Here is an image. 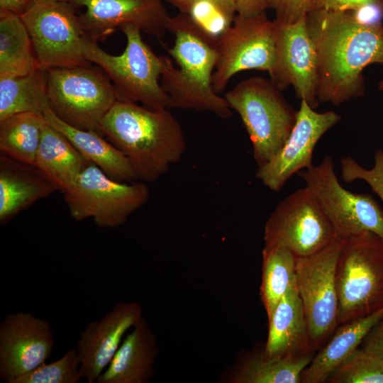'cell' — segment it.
Returning a JSON list of instances; mask_svg holds the SVG:
<instances>
[{
  "label": "cell",
  "mask_w": 383,
  "mask_h": 383,
  "mask_svg": "<svg viewBox=\"0 0 383 383\" xmlns=\"http://www.w3.org/2000/svg\"><path fill=\"white\" fill-rule=\"evenodd\" d=\"M318 67L317 99L339 106L365 93L364 69L383 65V25L353 11H311L306 16Z\"/></svg>",
  "instance_id": "cell-1"
},
{
  "label": "cell",
  "mask_w": 383,
  "mask_h": 383,
  "mask_svg": "<svg viewBox=\"0 0 383 383\" xmlns=\"http://www.w3.org/2000/svg\"><path fill=\"white\" fill-rule=\"evenodd\" d=\"M100 131L128 159L137 179L152 182L179 162L187 149L181 124L170 109L118 100Z\"/></svg>",
  "instance_id": "cell-2"
},
{
  "label": "cell",
  "mask_w": 383,
  "mask_h": 383,
  "mask_svg": "<svg viewBox=\"0 0 383 383\" xmlns=\"http://www.w3.org/2000/svg\"><path fill=\"white\" fill-rule=\"evenodd\" d=\"M168 31L174 35L171 48L164 45L175 61L162 56L161 85L173 108L211 112L226 119L232 116L226 99L216 93L212 75L218 60V38L202 29L189 14L171 16Z\"/></svg>",
  "instance_id": "cell-3"
},
{
  "label": "cell",
  "mask_w": 383,
  "mask_h": 383,
  "mask_svg": "<svg viewBox=\"0 0 383 383\" xmlns=\"http://www.w3.org/2000/svg\"><path fill=\"white\" fill-rule=\"evenodd\" d=\"M126 38L123 52L113 55L100 48L97 42L84 35L82 50L86 59L99 67L109 77L118 100L140 103L152 109H170V98L160 79L162 56H157L146 44L141 30L134 25L122 26Z\"/></svg>",
  "instance_id": "cell-4"
},
{
  "label": "cell",
  "mask_w": 383,
  "mask_h": 383,
  "mask_svg": "<svg viewBox=\"0 0 383 383\" xmlns=\"http://www.w3.org/2000/svg\"><path fill=\"white\" fill-rule=\"evenodd\" d=\"M224 98L243 121L258 167L264 165L287 141L297 111L271 79L260 77L240 81L226 92Z\"/></svg>",
  "instance_id": "cell-5"
},
{
  "label": "cell",
  "mask_w": 383,
  "mask_h": 383,
  "mask_svg": "<svg viewBox=\"0 0 383 383\" xmlns=\"http://www.w3.org/2000/svg\"><path fill=\"white\" fill-rule=\"evenodd\" d=\"M338 325L383 308V239L362 231L345 240L335 270Z\"/></svg>",
  "instance_id": "cell-6"
},
{
  "label": "cell",
  "mask_w": 383,
  "mask_h": 383,
  "mask_svg": "<svg viewBox=\"0 0 383 383\" xmlns=\"http://www.w3.org/2000/svg\"><path fill=\"white\" fill-rule=\"evenodd\" d=\"M50 108L67 124L101 134L100 122L118 100L108 75L92 63L46 70Z\"/></svg>",
  "instance_id": "cell-7"
},
{
  "label": "cell",
  "mask_w": 383,
  "mask_h": 383,
  "mask_svg": "<svg viewBox=\"0 0 383 383\" xmlns=\"http://www.w3.org/2000/svg\"><path fill=\"white\" fill-rule=\"evenodd\" d=\"M64 197L75 221L91 218L99 228H116L146 204L150 192L145 182L114 179L89 162Z\"/></svg>",
  "instance_id": "cell-8"
},
{
  "label": "cell",
  "mask_w": 383,
  "mask_h": 383,
  "mask_svg": "<svg viewBox=\"0 0 383 383\" xmlns=\"http://www.w3.org/2000/svg\"><path fill=\"white\" fill-rule=\"evenodd\" d=\"M344 241L336 236L318 252L296 259V283L313 352L338 326L335 270Z\"/></svg>",
  "instance_id": "cell-9"
},
{
  "label": "cell",
  "mask_w": 383,
  "mask_h": 383,
  "mask_svg": "<svg viewBox=\"0 0 383 383\" xmlns=\"http://www.w3.org/2000/svg\"><path fill=\"white\" fill-rule=\"evenodd\" d=\"M335 231L312 191L305 187L280 201L265 226V247H282L296 257L329 244Z\"/></svg>",
  "instance_id": "cell-10"
},
{
  "label": "cell",
  "mask_w": 383,
  "mask_h": 383,
  "mask_svg": "<svg viewBox=\"0 0 383 383\" xmlns=\"http://www.w3.org/2000/svg\"><path fill=\"white\" fill-rule=\"evenodd\" d=\"M297 174L316 197L338 237L347 239L362 231H372L383 239V209L370 194L344 189L334 170L331 157Z\"/></svg>",
  "instance_id": "cell-11"
},
{
  "label": "cell",
  "mask_w": 383,
  "mask_h": 383,
  "mask_svg": "<svg viewBox=\"0 0 383 383\" xmlns=\"http://www.w3.org/2000/svg\"><path fill=\"white\" fill-rule=\"evenodd\" d=\"M21 18L41 69L91 64L83 52L85 34L79 15L68 1H36Z\"/></svg>",
  "instance_id": "cell-12"
},
{
  "label": "cell",
  "mask_w": 383,
  "mask_h": 383,
  "mask_svg": "<svg viewBox=\"0 0 383 383\" xmlns=\"http://www.w3.org/2000/svg\"><path fill=\"white\" fill-rule=\"evenodd\" d=\"M276 60V23L265 13L236 15L218 38V60L212 75L216 93L224 90L237 73L248 70L272 72Z\"/></svg>",
  "instance_id": "cell-13"
},
{
  "label": "cell",
  "mask_w": 383,
  "mask_h": 383,
  "mask_svg": "<svg viewBox=\"0 0 383 383\" xmlns=\"http://www.w3.org/2000/svg\"><path fill=\"white\" fill-rule=\"evenodd\" d=\"M79 15L86 36L104 40L122 26L131 24L142 33L161 39L168 31L171 16L165 0H69Z\"/></svg>",
  "instance_id": "cell-14"
},
{
  "label": "cell",
  "mask_w": 383,
  "mask_h": 383,
  "mask_svg": "<svg viewBox=\"0 0 383 383\" xmlns=\"http://www.w3.org/2000/svg\"><path fill=\"white\" fill-rule=\"evenodd\" d=\"M340 118L333 111L316 112L305 100H301L287 141L272 159L258 167L255 177L270 190L279 191L293 174L313 166L316 143Z\"/></svg>",
  "instance_id": "cell-15"
},
{
  "label": "cell",
  "mask_w": 383,
  "mask_h": 383,
  "mask_svg": "<svg viewBox=\"0 0 383 383\" xmlns=\"http://www.w3.org/2000/svg\"><path fill=\"white\" fill-rule=\"evenodd\" d=\"M55 347L49 322L29 312L9 313L0 323V379L6 382L46 362Z\"/></svg>",
  "instance_id": "cell-16"
},
{
  "label": "cell",
  "mask_w": 383,
  "mask_h": 383,
  "mask_svg": "<svg viewBox=\"0 0 383 383\" xmlns=\"http://www.w3.org/2000/svg\"><path fill=\"white\" fill-rule=\"evenodd\" d=\"M275 23L276 60L270 79L281 91L292 86L300 100L315 109L319 104L317 55L306 16L292 24Z\"/></svg>",
  "instance_id": "cell-17"
},
{
  "label": "cell",
  "mask_w": 383,
  "mask_h": 383,
  "mask_svg": "<svg viewBox=\"0 0 383 383\" xmlns=\"http://www.w3.org/2000/svg\"><path fill=\"white\" fill-rule=\"evenodd\" d=\"M137 302H117L97 321L86 325L77 343L80 374L88 383H96L120 347L123 337L142 318Z\"/></svg>",
  "instance_id": "cell-18"
},
{
  "label": "cell",
  "mask_w": 383,
  "mask_h": 383,
  "mask_svg": "<svg viewBox=\"0 0 383 383\" xmlns=\"http://www.w3.org/2000/svg\"><path fill=\"white\" fill-rule=\"evenodd\" d=\"M56 191L58 187L36 167L1 153V225Z\"/></svg>",
  "instance_id": "cell-19"
},
{
  "label": "cell",
  "mask_w": 383,
  "mask_h": 383,
  "mask_svg": "<svg viewBox=\"0 0 383 383\" xmlns=\"http://www.w3.org/2000/svg\"><path fill=\"white\" fill-rule=\"evenodd\" d=\"M268 321L265 358L279 359L313 354L296 282L282 298Z\"/></svg>",
  "instance_id": "cell-20"
},
{
  "label": "cell",
  "mask_w": 383,
  "mask_h": 383,
  "mask_svg": "<svg viewBox=\"0 0 383 383\" xmlns=\"http://www.w3.org/2000/svg\"><path fill=\"white\" fill-rule=\"evenodd\" d=\"M133 328L96 383H145L152 377L155 336L143 318Z\"/></svg>",
  "instance_id": "cell-21"
},
{
  "label": "cell",
  "mask_w": 383,
  "mask_h": 383,
  "mask_svg": "<svg viewBox=\"0 0 383 383\" xmlns=\"http://www.w3.org/2000/svg\"><path fill=\"white\" fill-rule=\"evenodd\" d=\"M383 308L367 316L340 324L324 347L313 357L301 375L302 383H323L359 348Z\"/></svg>",
  "instance_id": "cell-22"
},
{
  "label": "cell",
  "mask_w": 383,
  "mask_h": 383,
  "mask_svg": "<svg viewBox=\"0 0 383 383\" xmlns=\"http://www.w3.org/2000/svg\"><path fill=\"white\" fill-rule=\"evenodd\" d=\"M47 123L60 131L89 162L95 164L111 178L133 182L136 175L127 157L112 143L94 131L72 127L60 120L50 108L44 112Z\"/></svg>",
  "instance_id": "cell-23"
},
{
  "label": "cell",
  "mask_w": 383,
  "mask_h": 383,
  "mask_svg": "<svg viewBox=\"0 0 383 383\" xmlns=\"http://www.w3.org/2000/svg\"><path fill=\"white\" fill-rule=\"evenodd\" d=\"M89 163L60 131L48 123L45 126L35 167L60 192L70 189Z\"/></svg>",
  "instance_id": "cell-24"
},
{
  "label": "cell",
  "mask_w": 383,
  "mask_h": 383,
  "mask_svg": "<svg viewBox=\"0 0 383 383\" xmlns=\"http://www.w3.org/2000/svg\"><path fill=\"white\" fill-rule=\"evenodd\" d=\"M40 68L29 33L20 16L0 11V79Z\"/></svg>",
  "instance_id": "cell-25"
},
{
  "label": "cell",
  "mask_w": 383,
  "mask_h": 383,
  "mask_svg": "<svg viewBox=\"0 0 383 383\" xmlns=\"http://www.w3.org/2000/svg\"><path fill=\"white\" fill-rule=\"evenodd\" d=\"M50 108L46 70L0 79V121L15 114H44Z\"/></svg>",
  "instance_id": "cell-26"
},
{
  "label": "cell",
  "mask_w": 383,
  "mask_h": 383,
  "mask_svg": "<svg viewBox=\"0 0 383 383\" xmlns=\"http://www.w3.org/2000/svg\"><path fill=\"white\" fill-rule=\"evenodd\" d=\"M44 114L22 113L0 121L1 153L35 166L45 126Z\"/></svg>",
  "instance_id": "cell-27"
},
{
  "label": "cell",
  "mask_w": 383,
  "mask_h": 383,
  "mask_svg": "<svg viewBox=\"0 0 383 383\" xmlns=\"http://www.w3.org/2000/svg\"><path fill=\"white\" fill-rule=\"evenodd\" d=\"M296 257L282 247H265L262 250L261 299L268 319L296 282Z\"/></svg>",
  "instance_id": "cell-28"
},
{
  "label": "cell",
  "mask_w": 383,
  "mask_h": 383,
  "mask_svg": "<svg viewBox=\"0 0 383 383\" xmlns=\"http://www.w3.org/2000/svg\"><path fill=\"white\" fill-rule=\"evenodd\" d=\"M313 354L279 359L264 356L248 360L237 373L234 382L238 383H299L304 370Z\"/></svg>",
  "instance_id": "cell-29"
},
{
  "label": "cell",
  "mask_w": 383,
  "mask_h": 383,
  "mask_svg": "<svg viewBox=\"0 0 383 383\" xmlns=\"http://www.w3.org/2000/svg\"><path fill=\"white\" fill-rule=\"evenodd\" d=\"M327 382L383 383V358L359 348Z\"/></svg>",
  "instance_id": "cell-30"
},
{
  "label": "cell",
  "mask_w": 383,
  "mask_h": 383,
  "mask_svg": "<svg viewBox=\"0 0 383 383\" xmlns=\"http://www.w3.org/2000/svg\"><path fill=\"white\" fill-rule=\"evenodd\" d=\"M81 362L77 349L68 350L60 359L43 363L14 379L11 383H79Z\"/></svg>",
  "instance_id": "cell-31"
},
{
  "label": "cell",
  "mask_w": 383,
  "mask_h": 383,
  "mask_svg": "<svg viewBox=\"0 0 383 383\" xmlns=\"http://www.w3.org/2000/svg\"><path fill=\"white\" fill-rule=\"evenodd\" d=\"M187 14L202 29L216 38L233 22L216 4L208 1L194 4Z\"/></svg>",
  "instance_id": "cell-32"
},
{
  "label": "cell",
  "mask_w": 383,
  "mask_h": 383,
  "mask_svg": "<svg viewBox=\"0 0 383 383\" xmlns=\"http://www.w3.org/2000/svg\"><path fill=\"white\" fill-rule=\"evenodd\" d=\"M313 0H270L268 9L274 11L277 23L292 24L306 17L311 11Z\"/></svg>",
  "instance_id": "cell-33"
},
{
  "label": "cell",
  "mask_w": 383,
  "mask_h": 383,
  "mask_svg": "<svg viewBox=\"0 0 383 383\" xmlns=\"http://www.w3.org/2000/svg\"><path fill=\"white\" fill-rule=\"evenodd\" d=\"M375 7L383 11V0H313L311 11H353L360 13Z\"/></svg>",
  "instance_id": "cell-34"
},
{
  "label": "cell",
  "mask_w": 383,
  "mask_h": 383,
  "mask_svg": "<svg viewBox=\"0 0 383 383\" xmlns=\"http://www.w3.org/2000/svg\"><path fill=\"white\" fill-rule=\"evenodd\" d=\"M208 1L216 4L232 21L236 16L235 0H165L177 8L179 13H188L192 6L199 1Z\"/></svg>",
  "instance_id": "cell-35"
},
{
  "label": "cell",
  "mask_w": 383,
  "mask_h": 383,
  "mask_svg": "<svg viewBox=\"0 0 383 383\" xmlns=\"http://www.w3.org/2000/svg\"><path fill=\"white\" fill-rule=\"evenodd\" d=\"M361 346L365 350L383 358V316L368 332Z\"/></svg>",
  "instance_id": "cell-36"
},
{
  "label": "cell",
  "mask_w": 383,
  "mask_h": 383,
  "mask_svg": "<svg viewBox=\"0 0 383 383\" xmlns=\"http://www.w3.org/2000/svg\"><path fill=\"white\" fill-rule=\"evenodd\" d=\"M270 0H235L236 15L250 17L265 13Z\"/></svg>",
  "instance_id": "cell-37"
},
{
  "label": "cell",
  "mask_w": 383,
  "mask_h": 383,
  "mask_svg": "<svg viewBox=\"0 0 383 383\" xmlns=\"http://www.w3.org/2000/svg\"><path fill=\"white\" fill-rule=\"evenodd\" d=\"M36 0H0V11L21 16L28 11Z\"/></svg>",
  "instance_id": "cell-38"
},
{
  "label": "cell",
  "mask_w": 383,
  "mask_h": 383,
  "mask_svg": "<svg viewBox=\"0 0 383 383\" xmlns=\"http://www.w3.org/2000/svg\"><path fill=\"white\" fill-rule=\"evenodd\" d=\"M36 1L50 2V1H69V0H36Z\"/></svg>",
  "instance_id": "cell-39"
},
{
  "label": "cell",
  "mask_w": 383,
  "mask_h": 383,
  "mask_svg": "<svg viewBox=\"0 0 383 383\" xmlns=\"http://www.w3.org/2000/svg\"><path fill=\"white\" fill-rule=\"evenodd\" d=\"M379 89L381 90V91H383V78L382 79V80L379 82Z\"/></svg>",
  "instance_id": "cell-40"
}]
</instances>
